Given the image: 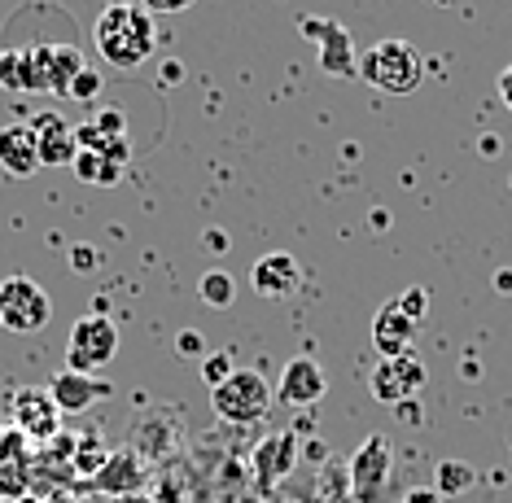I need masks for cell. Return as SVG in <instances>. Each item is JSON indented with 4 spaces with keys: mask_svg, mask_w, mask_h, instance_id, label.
<instances>
[{
    "mask_svg": "<svg viewBox=\"0 0 512 503\" xmlns=\"http://www.w3.org/2000/svg\"><path fill=\"white\" fill-rule=\"evenodd\" d=\"M92 44L106 57V66L136 70L154 57V18H149L141 5L114 0V5L101 9L97 27H92Z\"/></svg>",
    "mask_w": 512,
    "mask_h": 503,
    "instance_id": "1",
    "label": "cell"
},
{
    "mask_svg": "<svg viewBox=\"0 0 512 503\" xmlns=\"http://www.w3.org/2000/svg\"><path fill=\"white\" fill-rule=\"evenodd\" d=\"M359 75H364L372 88L390 92V97H412L425 79V62L407 40H381L364 53Z\"/></svg>",
    "mask_w": 512,
    "mask_h": 503,
    "instance_id": "2",
    "label": "cell"
},
{
    "mask_svg": "<svg viewBox=\"0 0 512 503\" xmlns=\"http://www.w3.org/2000/svg\"><path fill=\"white\" fill-rule=\"evenodd\" d=\"M272 399H276V390L267 385L263 372H254V368H237L224 385L211 390L215 416L232 420V425H254V420H263Z\"/></svg>",
    "mask_w": 512,
    "mask_h": 503,
    "instance_id": "3",
    "label": "cell"
},
{
    "mask_svg": "<svg viewBox=\"0 0 512 503\" xmlns=\"http://www.w3.org/2000/svg\"><path fill=\"white\" fill-rule=\"evenodd\" d=\"M49 320H53V298L31 276H9L0 285V329L40 333Z\"/></svg>",
    "mask_w": 512,
    "mask_h": 503,
    "instance_id": "4",
    "label": "cell"
},
{
    "mask_svg": "<svg viewBox=\"0 0 512 503\" xmlns=\"http://www.w3.org/2000/svg\"><path fill=\"white\" fill-rule=\"evenodd\" d=\"M114 355H119V329H114V320H106V315L75 320L71 342H66V368L97 377V368H106Z\"/></svg>",
    "mask_w": 512,
    "mask_h": 503,
    "instance_id": "5",
    "label": "cell"
},
{
    "mask_svg": "<svg viewBox=\"0 0 512 503\" xmlns=\"http://www.w3.org/2000/svg\"><path fill=\"white\" fill-rule=\"evenodd\" d=\"M425 381H429L425 359L412 350V355H399V359H381V364L372 368V377H368V390H372V399L377 403L399 407V403H412L416 394L425 390Z\"/></svg>",
    "mask_w": 512,
    "mask_h": 503,
    "instance_id": "6",
    "label": "cell"
},
{
    "mask_svg": "<svg viewBox=\"0 0 512 503\" xmlns=\"http://www.w3.org/2000/svg\"><path fill=\"white\" fill-rule=\"evenodd\" d=\"M9 416H14V429L27 442H44V447H49L53 438H62V412H57L53 394L40 390V385H22V390H14Z\"/></svg>",
    "mask_w": 512,
    "mask_h": 503,
    "instance_id": "7",
    "label": "cell"
},
{
    "mask_svg": "<svg viewBox=\"0 0 512 503\" xmlns=\"http://www.w3.org/2000/svg\"><path fill=\"white\" fill-rule=\"evenodd\" d=\"M390 469H394V451H390V438L381 434H368L364 442H359L355 460H351V490L355 499H377L381 490H386L390 482Z\"/></svg>",
    "mask_w": 512,
    "mask_h": 503,
    "instance_id": "8",
    "label": "cell"
},
{
    "mask_svg": "<svg viewBox=\"0 0 512 503\" xmlns=\"http://www.w3.org/2000/svg\"><path fill=\"white\" fill-rule=\"evenodd\" d=\"M49 394H53V403H57V412H62V416H79V412H88L92 403L110 399L114 385H110L106 377H88V372L62 368V372H57V377L49 381Z\"/></svg>",
    "mask_w": 512,
    "mask_h": 503,
    "instance_id": "9",
    "label": "cell"
},
{
    "mask_svg": "<svg viewBox=\"0 0 512 503\" xmlns=\"http://www.w3.org/2000/svg\"><path fill=\"white\" fill-rule=\"evenodd\" d=\"M276 399H281L285 407H294V412L316 407L324 399V368L311 355L289 359V364L281 368V381H276Z\"/></svg>",
    "mask_w": 512,
    "mask_h": 503,
    "instance_id": "10",
    "label": "cell"
},
{
    "mask_svg": "<svg viewBox=\"0 0 512 503\" xmlns=\"http://www.w3.org/2000/svg\"><path fill=\"white\" fill-rule=\"evenodd\" d=\"M79 149H92V154L110 158V162H123L132 158V145H127V119L123 110H101L79 127Z\"/></svg>",
    "mask_w": 512,
    "mask_h": 503,
    "instance_id": "11",
    "label": "cell"
},
{
    "mask_svg": "<svg viewBox=\"0 0 512 503\" xmlns=\"http://www.w3.org/2000/svg\"><path fill=\"white\" fill-rule=\"evenodd\" d=\"M31 442L18 429H0V503H22L31 482Z\"/></svg>",
    "mask_w": 512,
    "mask_h": 503,
    "instance_id": "12",
    "label": "cell"
},
{
    "mask_svg": "<svg viewBox=\"0 0 512 503\" xmlns=\"http://www.w3.org/2000/svg\"><path fill=\"white\" fill-rule=\"evenodd\" d=\"M416 329H421V324H416L399 302H386V307L377 311V320H372V346H377L381 359L412 355L416 350Z\"/></svg>",
    "mask_w": 512,
    "mask_h": 503,
    "instance_id": "13",
    "label": "cell"
},
{
    "mask_svg": "<svg viewBox=\"0 0 512 503\" xmlns=\"http://www.w3.org/2000/svg\"><path fill=\"white\" fill-rule=\"evenodd\" d=\"M31 132L40 140L44 167H71L79 158V127L66 123L62 114H40V119H31Z\"/></svg>",
    "mask_w": 512,
    "mask_h": 503,
    "instance_id": "14",
    "label": "cell"
},
{
    "mask_svg": "<svg viewBox=\"0 0 512 503\" xmlns=\"http://www.w3.org/2000/svg\"><path fill=\"white\" fill-rule=\"evenodd\" d=\"M44 167L40 162V140L31 132V123H9L0 127V171L14 175V180H27Z\"/></svg>",
    "mask_w": 512,
    "mask_h": 503,
    "instance_id": "15",
    "label": "cell"
},
{
    "mask_svg": "<svg viewBox=\"0 0 512 503\" xmlns=\"http://www.w3.org/2000/svg\"><path fill=\"white\" fill-rule=\"evenodd\" d=\"M145 477L149 473H145V464H141V455H136V451H110L106 469L92 477V490H101V495L132 499V495H141Z\"/></svg>",
    "mask_w": 512,
    "mask_h": 503,
    "instance_id": "16",
    "label": "cell"
},
{
    "mask_svg": "<svg viewBox=\"0 0 512 503\" xmlns=\"http://www.w3.org/2000/svg\"><path fill=\"white\" fill-rule=\"evenodd\" d=\"M298 464V434H272L267 442L254 447V473H259V486H276L294 473Z\"/></svg>",
    "mask_w": 512,
    "mask_h": 503,
    "instance_id": "17",
    "label": "cell"
},
{
    "mask_svg": "<svg viewBox=\"0 0 512 503\" xmlns=\"http://www.w3.org/2000/svg\"><path fill=\"white\" fill-rule=\"evenodd\" d=\"M250 280H254V289H259L263 298L281 302L302 285V272H298V263L289 259V254H263V259L250 267Z\"/></svg>",
    "mask_w": 512,
    "mask_h": 503,
    "instance_id": "18",
    "label": "cell"
},
{
    "mask_svg": "<svg viewBox=\"0 0 512 503\" xmlns=\"http://www.w3.org/2000/svg\"><path fill=\"white\" fill-rule=\"evenodd\" d=\"M71 167H75L79 180H84V184H97V189H110V184H119V175H123L119 162L92 154V149H79V158L71 162Z\"/></svg>",
    "mask_w": 512,
    "mask_h": 503,
    "instance_id": "19",
    "label": "cell"
},
{
    "mask_svg": "<svg viewBox=\"0 0 512 503\" xmlns=\"http://www.w3.org/2000/svg\"><path fill=\"white\" fill-rule=\"evenodd\" d=\"M477 482V473L469 469V464H460V460H442L438 469H434V490L442 499H451V495H464Z\"/></svg>",
    "mask_w": 512,
    "mask_h": 503,
    "instance_id": "20",
    "label": "cell"
},
{
    "mask_svg": "<svg viewBox=\"0 0 512 503\" xmlns=\"http://www.w3.org/2000/svg\"><path fill=\"white\" fill-rule=\"evenodd\" d=\"M106 460H110V451L101 447V438H92V434L79 438L75 451H71V469H75L79 477H97L101 469H106Z\"/></svg>",
    "mask_w": 512,
    "mask_h": 503,
    "instance_id": "21",
    "label": "cell"
},
{
    "mask_svg": "<svg viewBox=\"0 0 512 503\" xmlns=\"http://www.w3.org/2000/svg\"><path fill=\"white\" fill-rule=\"evenodd\" d=\"M202 298L211 302V307H232L237 302V280H232V272H224V267H211V272L202 276Z\"/></svg>",
    "mask_w": 512,
    "mask_h": 503,
    "instance_id": "22",
    "label": "cell"
},
{
    "mask_svg": "<svg viewBox=\"0 0 512 503\" xmlns=\"http://www.w3.org/2000/svg\"><path fill=\"white\" fill-rule=\"evenodd\" d=\"M232 372H237V368H232V355H206L202 377H206V385H211V390H215V385H224Z\"/></svg>",
    "mask_w": 512,
    "mask_h": 503,
    "instance_id": "23",
    "label": "cell"
},
{
    "mask_svg": "<svg viewBox=\"0 0 512 503\" xmlns=\"http://www.w3.org/2000/svg\"><path fill=\"white\" fill-rule=\"evenodd\" d=\"M97 92H101V75H97V70H79V79H75V84H71V92H66V97H71V101H92V97H97Z\"/></svg>",
    "mask_w": 512,
    "mask_h": 503,
    "instance_id": "24",
    "label": "cell"
},
{
    "mask_svg": "<svg viewBox=\"0 0 512 503\" xmlns=\"http://www.w3.org/2000/svg\"><path fill=\"white\" fill-rule=\"evenodd\" d=\"M394 302H399V307H403L407 315H412L416 324H421V315H425V307H429V294H425L421 285H412V289H407V294H399Z\"/></svg>",
    "mask_w": 512,
    "mask_h": 503,
    "instance_id": "25",
    "label": "cell"
},
{
    "mask_svg": "<svg viewBox=\"0 0 512 503\" xmlns=\"http://www.w3.org/2000/svg\"><path fill=\"white\" fill-rule=\"evenodd\" d=\"M136 5H141L149 18H154V14L162 18V14H184V9H189L193 0H136Z\"/></svg>",
    "mask_w": 512,
    "mask_h": 503,
    "instance_id": "26",
    "label": "cell"
},
{
    "mask_svg": "<svg viewBox=\"0 0 512 503\" xmlns=\"http://www.w3.org/2000/svg\"><path fill=\"white\" fill-rule=\"evenodd\" d=\"M71 267H75V272H92V267H97V250H92V245H75V250H71Z\"/></svg>",
    "mask_w": 512,
    "mask_h": 503,
    "instance_id": "27",
    "label": "cell"
},
{
    "mask_svg": "<svg viewBox=\"0 0 512 503\" xmlns=\"http://www.w3.org/2000/svg\"><path fill=\"white\" fill-rule=\"evenodd\" d=\"M180 355H202V333H193V329H184L180 333Z\"/></svg>",
    "mask_w": 512,
    "mask_h": 503,
    "instance_id": "28",
    "label": "cell"
},
{
    "mask_svg": "<svg viewBox=\"0 0 512 503\" xmlns=\"http://www.w3.org/2000/svg\"><path fill=\"white\" fill-rule=\"evenodd\" d=\"M499 101H504L508 110H512V66L504 70V75H499Z\"/></svg>",
    "mask_w": 512,
    "mask_h": 503,
    "instance_id": "29",
    "label": "cell"
},
{
    "mask_svg": "<svg viewBox=\"0 0 512 503\" xmlns=\"http://www.w3.org/2000/svg\"><path fill=\"white\" fill-rule=\"evenodd\" d=\"M407 503H442V495H438V490H412Z\"/></svg>",
    "mask_w": 512,
    "mask_h": 503,
    "instance_id": "30",
    "label": "cell"
},
{
    "mask_svg": "<svg viewBox=\"0 0 512 503\" xmlns=\"http://www.w3.org/2000/svg\"><path fill=\"white\" fill-rule=\"evenodd\" d=\"M49 503H79V499H71V495H53Z\"/></svg>",
    "mask_w": 512,
    "mask_h": 503,
    "instance_id": "31",
    "label": "cell"
},
{
    "mask_svg": "<svg viewBox=\"0 0 512 503\" xmlns=\"http://www.w3.org/2000/svg\"><path fill=\"white\" fill-rule=\"evenodd\" d=\"M123 503H154V499H141V495H132V499H123Z\"/></svg>",
    "mask_w": 512,
    "mask_h": 503,
    "instance_id": "32",
    "label": "cell"
}]
</instances>
